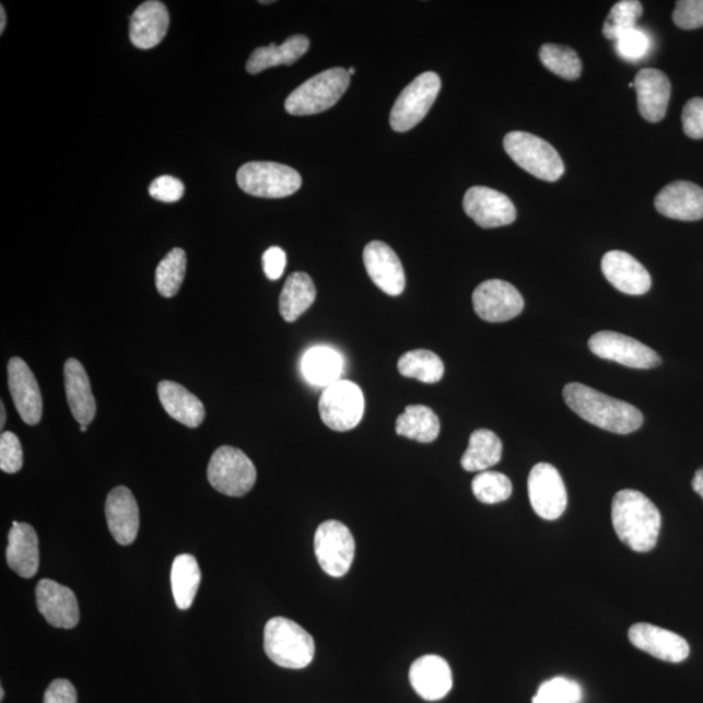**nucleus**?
Wrapping results in <instances>:
<instances>
[{
    "instance_id": "f03ea898",
    "label": "nucleus",
    "mask_w": 703,
    "mask_h": 703,
    "mask_svg": "<svg viewBox=\"0 0 703 703\" xmlns=\"http://www.w3.org/2000/svg\"><path fill=\"white\" fill-rule=\"evenodd\" d=\"M564 400L573 412L594 426L613 434H631L644 423L640 409L625 401L611 398L582 384L564 387Z\"/></svg>"
},
{
    "instance_id": "4be33fe9",
    "label": "nucleus",
    "mask_w": 703,
    "mask_h": 703,
    "mask_svg": "<svg viewBox=\"0 0 703 703\" xmlns=\"http://www.w3.org/2000/svg\"><path fill=\"white\" fill-rule=\"evenodd\" d=\"M409 681L414 692L426 701L445 699L453 689V671L440 655H423L411 666Z\"/></svg>"
},
{
    "instance_id": "a18cd8bd",
    "label": "nucleus",
    "mask_w": 703,
    "mask_h": 703,
    "mask_svg": "<svg viewBox=\"0 0 703 703\" xmlns=\"http://www.w3.org/2000/svg\"><path fill=\"white\" fill-rule=\"evenodd\" d=\"M44 703H78V693L71 681L57 679L45 693Z\"/></svg>"
},
{
    "instance_id": "de8ad7c7",
    "label": "nucleus",
    "mask_w": 703,
    "mask_h": 703,
    "mask_svg": "<svg viewBox=\"0 0 703 703\" xmlns=\"http://www.w3.org/2000/svg\"><path fill=\"white\" fill-rule=\"evenodd\" d=\"M692 487L695 493H698L703 500V467L695 472Z\"/></svg>"
},
{
    "instance_id": "f704fd0d",
    "label": "nucleus",
    "mask_w": 703,
    "mask_h": 703,
    "mask_svg": "<svg viewBox=\"0 0 703 703\" xmlns=\"http://www.w3.org/2000/svg\"><path fill=\"white\" fill-rule=\"evenodd\" d=\"M186 270L187 255L181 248L171 250L162 259L155 270V285L163 297H174L179 292Z\"/></svg>"
},
{
    "instance_id": "7ed1b4c3",
    "label": "nucleus",
    "mask_w": 703,
    "mask_h": 703,
    "mask_svg": "<svg viewBox=\"0 0 703 703\" xmlns=\"http://www.w3.org/2000/svg\"><path fill=\"white\" fill-rule=\"evenodd\" d=\"M265 653L279 667L302 670L308 667L316 645L308 632L295 621L274 618L265 626Z\"/></svg>"
},
{
    "instance_id": "9d476101",
    "label": "nucleus",
    "mask_w": 703,
    "mask_h": 703,
    "mask_svg": "<svg viewBox=\"0 0 703 703\" xmlns=\"http://www.w3.org/2000/svg\"><path fill=\"white\" fill-rule=\"evenodd\" d=\"M314 552L327 575L343 577L354 558V539L351 530L337 520L320 524L314 536Z\"/></svg>"
},
{
    "instance_id": "dca6fc26",
    "label": "nucleus",
    "mask_w": 703,
    "mask_h": 703,
    "mask_svg": "<svg viewBox=\"0 0 703 703\" xmlns=\"http://www.w3.org/2000/svg\"><path fill=\"white\" fill-rule=\"evenodd\" d=\"M628 638L634 647L668 664H681L691 653L687 640L678 633L648 623L633 624Z\"/></svg>"
},
{
    "instance_id": "1a4fd4ad",
    "label": "nucleus",
    "mask_w": 703,
    "mask_h": 703,
    "mask_svg": "<svg viewBox=\"0 0 703 703\" xmlns=\"http://www.w3.org/2000/svg\"><path fill=\"white\" fill-rule=\"evenodd\" d=\"M318 409L325 425L336 432H348L364 418L365 400L361 388L350 380H338L320 395Z\"/></svg>"
},
{
    "instance_id": "e433bc0d",
    "label": "nucleus",
    "mask_w": 703,
    "mask_h": 703,
    "mask_svg": "<svg viewBox=\"0 0 703 703\" xmlns=\"http://www.w3.org/2000/svg\"><path fill=\"white\" fill-rule=\"evenodd\" d=\"M643 4L638 0H621L612 7L604 24V36L617 40L621 34L636 28L637 20L643 16Z\"/></svg>"
},
{
    "instance_id": "0eeeda50",
    "label": "nucleus",
    "mask_w": 703,
    "mask_h": 703,
    "mask_svg": "<svg viewBox=\"0 0 703 703\" xmlns=\"http://www.w3.org/2000/svg\"><path fill=\"white\" fill-rule=\"evenodd\" d=\"M236 179L245 194L263 198L292 196L303 184L296 169L276 162H249L237 171Z\"/></svg>"
},
{
    "instance_id": "473e14b6",
    "label": "nucleus",
    "mask_w": 703,
    "mask_h": 703,
    "mask_svg": "<svg viewBox=\"0 0 703 703\" xmlns=\"http://www.w3.org/2000/svg\"><path fill=\"white\" fill-rule=\"evenodd\" d=\"M302 367L311 384L329 387L340 379L343 360L330 348L318 347L305 353Z\"/></svg>"
},
{
    "instance_id": "09e8293b",
    "label": "nucleus",
    "mask_w": 703,
    "mask_h": 703,
    "mask_svg": "<svg viewBox=\"0 0 703 703\" xmlns=\"http://www.w3.org/2000/svg\"><path fill=\"white\" fill-rule=\"evenodd\" d=\"M7 24L4 7H0V33H4Z\"/></svg>"
},
{
    "instance_id": "20e7f679",
    "label": "nucleus",
    "mask_w": 703,
    "mask_h": 703,
    "mask_svg": "<svg viewBox=\"0 0 703 703\" xmlns=\"http://www.w3.org/2000/svg\"><path fill=\"white\" fill-rule=\"evenodd\" d=\"M350 83V73L344 68H331L295 89L285 99V110L295 116L329 110L343 97Z\"/></svg>"
},
{
    "instance_id": "ea45409f",
    "label": "nucleus",
    "mask_w": 703,
    "mask_h": 703,
    "mask_svg": "<svg viewBox=\"0 0 703 703\" xmlns=\"http://www.w3.org/2000/svg\"><path fill=\"white\" fill-rule=\"evenodd\" d=\"M24 454L16 434L3 432L0 435V469L4 473H17L23 468Z\"/></svg>"
},
{
    "instance_id": "79ce46f5",
    "label": "nucleus",
    "mask_w": 703,
    "mask_h": 703,
    "mask_svg": "<svg viewBox=\"0 0 703 703\" xmlns=\"http://www.w3.org/2000/svg\"><path fill=\"white\" fill-rule=\"evenodd\" d=\"M617 50L624 59L638 60L646 56L648 38L637 28L628 31L617 39Z\"/></svg>"
},
{
    "instance_id": "6ab92c4d",
    "label": "nucleus",
    "mask_w": 703,
    "mask_h": 703,
    "mask_svg": "<svg viewBox=\"0 0 703 703\" xmlns=\"http://www.w3.org/2000/svg\"><path fill=\"white\" fill-rule=\"evenodd\" d=\"M654 203L661 215L671 220L694 222L703 218V189L691 181L668 184Z\"/></svg>"
},
{
    "instance_id": "a211bd4d",
    "label": "nucleus",
    "mask_w": 703,
    "mask_h": 703,
    "mask_svg": "<svg viewBox=\"0 0 703 703\" xmlns=\"http://www.w3.org/2000/svg\"><path fill=\"white\" fill-rule=\"evenodd\" d=\"M364 263L373 283L388 296H399L406 289L405 269L391 247L382 242L368 243Z\"/></svg>"
},
{
    "instance_id": "f257e3e1",
    "label": "nucleus",
    "mask_w": 703,
    "mask_h": 703,
    "mask_svg": "<svg viewBox=\"0 0 703 703\" xmlns=\"http://www.w3.org/2000/svg\"><path fill=\"white\" fill-rule=\"evenodd\" d=\"M613 529L620 541L636 552H648L657 546L661 527L660 512L637 490H621L613 496Z\"/></svg>"
},
{
    "instance_id": "cd10ccee",
    "label": "nucleus",
    "mask_w": 703,
    "mask_h": 703,
    "mask_svg": "<svg viewBox=\"0 0 703 703\" xmlns=\"http://www.w3.org/2000/svg\"><path fill=\"white\" fill-rule=\"evenodd\" d=\"M309 38L303 36V34H297V36H292L284 40L282 45L271 44L258 47L251 52L247 63V71L251 74H257L271 67L292 66L305 56L306 51L309 50Z\"/></svg>"
},
{
    "instance_id": "49530a36",
    "label": "nucleus",
    "mask_w": 703,
    "mask_h": 703,
    "mask_svg": "<svg viewBox=\"0 0 703 703\" xmlns=\"http://www.w3.org/2000/svg\"><path fill=\"white\" fill-rule=\"evenodd\" d=\"M263 271L270 281H278L283 276L286 265V255L282 248L271 247L262 257Z\"/></svg>"
},
{
    "instance_id": "864d4df0",
    "label": "nucleus",
    "mask_w": 703,
    "mask_h": 703,
    "mask_svg": "<svg viewBox=\"0 0 703 703\" xmlns=\"http://www.w3.org/2000/svg\"><path fill=\"white\" fill-rule=\"evenodd\" d=\"M80 430H81V432L85 433L86 430H87V426L86 425H80Z\"/></svg>"
},
{
    "instance_id": "f3484780",
    "label": "nucleus",
    "mask_w": 703,
    "mask_h": 703,
    "mask_svg": "<svg viewBox=\"0 0 703 703\" xmlns=\"http://www.w3.org/2000/svg\"><path fill=\"white\" fill-rule=\"evenodd\" d=\"M38 611L47 623L63 630H72L79 624L80 610L74 593L52 579H40L36 588Z\"/></svg>"
},
{
    "instance_id": "603ef678",
    "label": "nucleus",
    "mask_w": 703,
    "mask_h": 703,
    "mask_svg": "<svg viewBox=\"0 0 703 703\" xmlns=\"http://www.w3.org/2000/svg\"><path fill=\"white\" fill-rule=\"evenodd\" d=\"M348 73H350V77H352V74L356 73V70H354V68H350V70H348Z\"/></svg>"
},
{
    "instance_id": "3c124183",
    "label": "nucleus",
    "mask_w": 703,
    "mask_h": 703,
    "mask_svg": "<svg viewBox=\"0 0 703 703\" xmlns=\"http://www.w3.org/2000/svg\"><path fill=\"white\" fill-rule=\"evenodd\" d=\"M4 700V689L0 688V701Z\"/></svg>"
},
{
    "instance_id": "4c0bfd02",
    "label": "nucleus",
    "mask_w": 703,
    "mask_h": 703,
    "mask_svg": "<svg viewBox=\"0 0 703 703\" xmlns=\"http://www.w3.org/2000/svg\"><path fill=\"white\" fill-rule=\"evenodd\" d=\"M473 494L484 504H496L509 500L512 483L507 476L500 472H481L472 482Z\"/></svg>"
},
{
    "instance_id": "5fc2aeb1",
    "label": "nucleus",
    "mask_w": 703,
    "mask_h": 703,
    "mask_svg": "<svg viewBox=\"0 0 703 703\" xmlns=\"http://www.w3.org/2000/svg\"><path fill=\"white\" fill-rule=\"evenodd\" d=\"M259 3H261V4H271V3H274V2H259Z\"/></svg>"
},
{
    "instance_id": "39448f33",
    "label": "nucleus",
    "mask_w": 703,
    "mask_h": 703,
    "mask_svg": "<svg viewBox=\"0 0 703 703\" xmlns=\"http://www.w3.org/2000/svg\"><path fill=\"white\" fill-rule=\"evenodd\" d=\"M503 147L517 166L538 179L554 183L564 174V163L555 148L535 134L511 132L504 138Z\"/></svg>"
},
{
    "instance_id": "9b49d317",
    "label": "nucleus",
    "mask_w": 703,
    "mask_h": 703,
    "mask_svg": "<svg viewBox=\"0 0 703 703\" xmlns=\"http://www.w3.org/2000/svg\"><path fill=\"white\" fill-rule=\"evenodd\" d=\"M528 493L531 507L544 520H556L569 504L562 476L548 462H539L530 470Z\"/></svg>"
},
{
    "instance_id": "ddd939ff",
    "label": "nucleus",
    "mask_w": 703,
    "mask_h": 703,
    "mask_svg": "<svg viewBox=\"0 0 703 703\" xmlns=\"http://www.w3.org/2000/svg\"><path fill=\"white\" fill-rule=\"evenodd\" d=\"M473 306L476 313L488 323H507L523 312L524 298L508 282L490 279L474 290Z\"/></svg>"
},
{
    "instance_id": "a19ab883",
    "label": "nucleus",
    "mask_w": 703,
    "mask_h": 703,
    "mask_svg": "<svg viewBox=\"0 0 703 703\" xmlns=\"http://www.w3.org/2000/svg\"><path fill=\"white\" fill-rule=\"evenodd\" d=\"M673 23L681 30L692 31L703 26V0H680L672 13Z\"/></svg>"
},
{
    "instance_id": "412c9836",
    "label": "nucleus",
    "mask_w": 703,
    "mask_h": 703,
    "mask_svg": "<svg viewBox=\"0 0 703 703\" xmlns=\"http://www.w3.org/2000/svg\"><path fill=\"white\" fill-rule=\"evenodd\" d=\"M106 520L116 542L122 546L134 542L140 529V511L131 490L118 487L108 494Z\"/></svg>"
},
{
    "instance_id": "423d86ee",
    "label": "nucleus",
    "mask_w": 703,
    "mask_h": 703,
    "mask_svg": "<svg viewBox=\"0 0 703 703\" xmlns=\"http://www.w3.org/2000/svg\"><path fill=\"white\" fill-rule=\"evenodd\" d=\"M208 480L221 494L241 497L254 489L257 470L242 449L222 446L211 456Z\"/></svg>"
},
{
    "instance_id": "2f4dec72",
    "label": "nucleus",
    "mask_w": 703,
    "mask_h": 703,
    "mask_svg": "<svg viewBox=\"0 0 703 703\" xmlns=\"http://www.w3.org/2000/svg\"><path fill=\"white\" fill-rule=\"evenodd\" d=\"M441 422L432 408L409 406L396 420V433L420 443H432L438 438Z\"/></svg>"
},
{
    "instance_id": "393cba45",
    "label": "nucleus",
    "mask_w": 703,
    "mask_h": 703,
    "mask_svg": "<svg viewBox=\"0 0 703 703\" xmlns=\"http://www.w3.org/2000/svg\"><path fill=\"white\" fill-rule=\"evenodd\" d=\"M65 386L68 406L80 425H91L97 413V405L92 391L85 367L77 359H68L65 364Z\"/></svg>"
},
{
    "instance_id": "bb28decb",
    "label": "nucleus",
    "mask_w": 703,
    "mask_h": 703,
    "mask_svg": "<svg viewBox=\"0 0 703 703\" xmlns=\"http://www.w3.org/2000/svg\"><path fill=\"white\" fill-rule=\"evenodd\" d=\"M159 396L171 418L184 426L195 429L203 422L207 414L203 402L186 387L173 380H162L159 385Z\"/></svg>"
},
{
    "instance_id": "2eb2a0df",
    "label": "nucleus",
    "mask_w": 703,
    "mask_h": 703,
    "mask_svg": "<svg viewBox=\"0 0 703 703\" xmlns=\"http://www.w3.org/2000/svg\"><path fill=\"white\" fill-rule=\"evenodd\" d=\"M9 388L20 418L26 425H38L43 419L44 401L38 382L28 364L20 358L10 360L7 366Z\"/></svg>"
},
{
    "instance_id": "a878e982",
    "label": "nucleus",
    "mask_w": 703,
    "mask_h": 703,
    "mask_svg": "<svg viewBox=\"0 0 703 703\" xmlns=\"http://www.w3.org/2000/svg\"><path fill=\"white\" fill-rule=\"evenodd\" d=\"M5 558L19 576L32 578L36 575L39 569L38 537L32 525L13 522Z\"/></svg>"
},
{
    "instance_id": "8fccbe9b",
    "label": "nucleus",
    "mask_w": 703,
    "mask_h": 703,
    "mask_svg": "<svg viewBox=\"0 0 703 703\" xmlns=\"http://www.w3.org/2000/svg\"><path fill=\"white\" fill-rule=\"evenodd\" d=\"M5 419H7L5 407H4V402L2 401V405H0V427L2 429L5 425Z\"/></svg>"
},
{
    "instance_id": "58836bf2",
    "label": "nucleus",
    "mask_w": 703,
    "mask_h": 703,
    "mask_svg": "<svg viewBox=\"0 0 703 703\" xmlns=\"http://www.w3.org/2000/svg\"><path fill=\"white\" fill-rule=\"evenodd\" d=\"M582 699V687L576 681L555 678L539 687L534 703H579Z\"/></svg>"
},
{
    "instance_id": "c9c22d12",
    "label": "nucleus",
    "mask_w": 703,
    "mask_h": 703,
    "mask_svg": "<svg viewBox=\"0 0 703 703\" xmlns=\"http://www.w3.org/2000/svg\"><path fill=\"white\" fill-rule=\"evenodd\" d=\"M539 59L550 72L555 73L559 78L576 80L582 77V59L569 46L546 44L539 50Z\"/></svg>"
},
{
    "instance_id": "4468645a",
    "label": "nucleus",
    "mask_w": 703,
    "mask_h": 703,
    "mask_svg": "<svg viewBox=\"0 0 703 703\" xmlns=\"http://www.w3.org/2000/svg\"><path fill=\"white\" fill-rule=\"evenodd\" d=\"M464 210L482 229L503 227L516 221L517 211L506 195L488 187H472L464 196Z\"/></svg>"
},
{
    "instance_id": "7c9ffc66",
    "label": "nucleus",
    "mask_w": 703,
    "mask_h": 703,
    "mask_svg": "<svg viewBox=\"0 0 703 703\" xmlns=\"http://www.w3.org/2000/svg\"><path fill=\"white\" fill-rule=\"evenodd\" d=\"M201 577L200 565L194 555L181 554L175 558L171 569V588L177 609H190L200 588Z\"/></svg>"
},
{
    "instance_id": "72a5a7b5",
    "label": "nucleus",
    "mask_w": 703,
    "mask_h": 703,
    "mask_svg": "<svg viewBox=\"0 0 703 703\" xmlns=\"http://www.w3.org/2000/svg\"><path fill=\"white\" fill-rule=\"evenodd\" d=\"M399 373L402 377L414 378L423 384H436L445 374L443 361L432 351H409L399 360Z\"/></svg>"
},
{
    "instance_id": "c03bdc74",
    "label": "nucleus",
    "mask_w": 703,
    "mask_h": 703,
    "mask_svg": "<svg viewBox=\"0 0 703 703\" xmlns=\"http://www.w3.org/2000/svg\"><path fill=\"white\" fill-rule=\"evenodd\" d=\"M682 128L688 138L703 139V98L689 99L681 115Z\"/></svg>"
},
{
    "instance_id": "b1692460",
    "label": "nucleus",
    "mask_w": 703,
    "mask_h": 703,
    "mask_svg": "<svg viewBox=\"0 0 703 703\" xmlns=\"http://www.w3.org/2000/svg\"><path fill=\"white\" fill-rule=\"evenodd\" d=\"M168 26L169 15L166 5L156 0H149L133 12L129 37L138 49H153L166 37Z\"/></svg>"
},
{
    "instance_id": "5701e85b",
    "label": "nucleus",
    "mask_w": 703,
    "mask_h": 703,
    "mask_svg": "<svg viewBox=\"0 0 703 703\" xmlns=\"http://www.w3.org/2000/svg\"><path fill=\"white\" fill-rule=\"evenodd\" d=\"M634 89L641 116L651 122L664 120L671 98V83L666 74L655 68H645L634 78Z\"/></svg>"
},
{
    "instance_id": "aec40b11",
    "label": "nucleus",
    "mask_w": 703,
    "mask_h": 703,
    "mask_svg": "<svg viewBox=\"0 0 703 703\" xmlns=\"http://www.w3.org/2000/svg\"><path fill=\"white\" fill-rule=\"evenodd\" d=\"M602 272L620 292L626 295H645L652 286V277L636 258L621 250H611L602 258Z\"/></svg>"
},
{
    "instance_id": "c756f323",
    "label": "nucleus",
    "mask_w": 703,
    "mask_h": 703,
    "mask_svg": "<svg viewBox=\"0 0 703 703\" xmlns=\"http://www.w3.org/2000/svg\"><path fill=\"white\" fill-rule=\"evenodd\" d=\"M502 441L487 429L476 430L469 438V446L461 457V467L467 472H487L502 459Z\"/></svg>"
},
{
    "instance_id": "37998d69",
    "label": "nucleus",
    "mask_w": 703,
    "mask_h": 703,
    "mask_svg": "<svg viewBox=\"0 0 703 703\" xmlns=\"http://www.w3.org/2000/svg\"><path fill=\"white\" fill-rule=\"evenodd\" d=\"M184 184L174 176H161L149 187V194L156 201L174 203L180 201L184 196Z\"/></svg>"
},
{
    "instance_id": "6e6552de",
    "label": "nucleus",
    "mask_w": 703,
    "mask_h": 703,
    "mask_svg": "<svg viewBox=\"0 0 703 703\" xmlns=\"http://www.w3.org/2000/svg\"><path fill=\"white\" fill-rule=\"evenodd\" d=\"M441 79L435 72H425L402 89L390 114L395 132H408L419 125L434 105L441 92Z\"/></svg>"
},
{
    "instance_id": "c85d7f7f",
    "label": "nucleus",
    "mask_w": 703,
    "mask_h": 703,
    "mask_svg": "<svg viewBox=\"0 0 703 703\" xmlns=\"http://www.w3.org/2000/svg\"><path fill=\"white\" fill-rule=\"evenodd\" d=\"M316 297L317 290L312 278L305 272H293L286 278L279 297V312L285 323H295L311 308Z\"/></svg>"
},
{
    "instance_id": "f8f14e48",
    "label": "nucleus",
    "mask_w": 703,
    "mask_h": 703,
    "mask_svg": "<svg viewBox=\"0 0 703 703\" xmlns=\"http://www.w3.org/2000/svg\"><path fill=\"white\" fill-rule=\"evenodd\" d=\"M589 348L596 356L628 367L653 368L661 364L659 354L651 347L619 332H597L590 338Z\"/></svg>"
}]
</instances>
